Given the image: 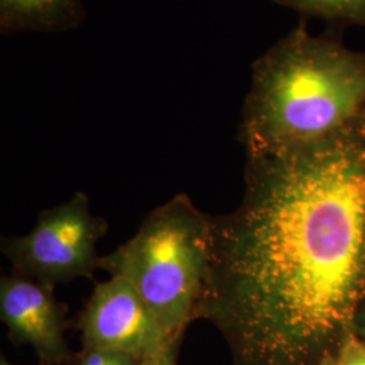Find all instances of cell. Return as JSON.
<instances>
[{"label": "cell", "instance_id": "cell-1", "mask_svg": "<svg viewBox=\"0 0 365 365\" xmlns=\"http://www.w3.org/2000/svg\"><path fill=\"white\" fill-rule=\"evenodd\" d=\"M365 312V115L302 149L247 156L238 207L212 217L199 312L233 365H321Z\"/></svg>", "mask_w": 365, "mask_h": 365}, {"label": "cell", "instance_id": "cell-2", "mask_svg": "<svg viewBox=\"0 0 365 365\" xmlns=\"http://www.w3.org/2000/svg\"><path fill=\"white\" fill-rule=\"evenodd\" d=\"M365 115V53L292 29L252 68L240 138L247 156L318 144Z\"/></svg>", "mask_w": 365, "mask_h": 365}, {"label": "cell", "instance_id": "cell-3", "mask_svg": "<svg viewBox=\"0 0 365 365\" xmlns=\"http://www.w3.org/2000/svg\"><path fill=\"white\" fill-rule=\"evenodd\" d=\"M211 260L212 217L178 194L128 242L99 257V269L126 279L170 334H182L199 319Z\"/></svg>", "mask_w": 365, "mask_h": 365}, {"label": "cell", "instance_id": "cell-4", "mask_svg": "<svg viewBox=\"0 0 365 365\" xmlns=\"http://www.w3.org/2000/svg\"><path fill=\"white\" fill-rule=\"evenodd\" d=\"M107 232V222L90 209L84 192L38 215L26 235L3 238L1 252L13 272L56 286L99 269L96 245Z\"/></svg>", "mask_w": 365, "mask_h": 365}, {"label": "cell", "instance_id": "cell-5", "mask_svg": "<svg viewBox=\"0 0 365 365\" xmlns=\"http://www.w3.org/2000/svg\"><path fill=\"white\" fill-rule=\"evenodd\" d=\"M78 327L83 348L122 353L135 360L157 352L170 339L180 336L170 334L120 276H110L96 284L78 315Z\"/></svg>", "mask_w": 365, "mask_h": 365}, {"label": "cell", "instance_id": "cell-6", "mask_svg": "<svg viewBox=\"0 0 365 365\" xmlns=\"http://www.w3.org/2000/svg\"><path fill=\"white\" fill-rule=\"evenodd\" d=\"M0 318L14 345H29L41 365H66L73 353L66 345V306L54 286L21 274L0 280Z\"/></svg>", "mask_w": 365, "mask_h": 365}, {"label": "cell", "instance_id": "cell-7", "mask_svg": "<svg viewBox=\"0 0 365 365\" xmlns=\"http://www.w3.org/2000/svg\"><path fill=\"white\" fill-rule=\"evenodd\" d=\"M84 19L81 0H0V30L61 33Z\"/></svg>", "mask_w": 365, "mask_h": 365}, {"label": "cell", "instance_id": "cell-8", "mask_svg": "<svg viewBox=\"0 0 365 365\" xmlns=\"http://www.w3.org/2000/svg\"><path fill=\"white\" fill-rule=\"evenodd\" d=\"M297 13L327 22L365 26V0H274Z\"/></svg>", "mask_w": 365, "mask_h": 365}, {"label": "cell", "instance_id": "cell-9", "mask_svg": "<svg viewBox=\"0 0 365 365\" xmlns=\"http://www.w3.org/2000/svg\"><path fill=\"white\" fill-rule=\"evenodd\" d=\"M182 336H176L170 339L163 348H160L157 352L146 356L144 359H140L134 365H176L178 364V354L180 351Z\"/></svg>", "mask_w": 365, "mask_h": 365}, {"label": "cell", "instance_id": "cell-10", "mask_svg": "<svg viewBox=\"0 0 365 365\" xmlns=\"http://www.w3.org/2000/svg\"><path fill=\"white\" fill-rule=\"evenodd\" d=\"M339 365H365V342L353 333L344 341L339 352Z\"/></svg>", "mask_w": 365, "mask_h": 365}, {"label": "cell", "instance_id": "cell-11", "mask_svg": "<svg viewBox=\"0 0 365 365\" xmlns=\"http://www.w3.org/2000/svg\"><path fill=\"white\" fill-rule=\"evenodd\" d=\"M356 333H357L359 337L365 342V312L361 314V317H360V319H359V322H357Z\"/></svg>", "mask_w": 365, "mask_h": 365}, {"label": "cell", "instance_id": "cell-12", "mask_svg": "<svg viewBox=\"0 0 365 365\" xmlns=\"http://www.w3.org/2000/svg\"><path fill=\"white\" fill-rule=\"evenodd\" d=\"M321 365H339V357H333V359H327V361H324Z\"/></svg>", "mask_w": 365, "mask_h": 365}, {"label": "cell", "instance_id": "cell-13", "mask_svg": "<svg viewBox=\"0 0 365 365\" xmlns=\"http://www.w3.org/2000/svg\"><path fill=\"white\" fill-rule=\"evenodd\" d=\"M0 365H11L4 357H1V360H0Z\"/></svg>", "mask_w": 365, "mask_h": 365}]
</instances>
